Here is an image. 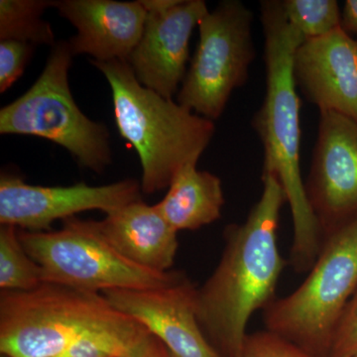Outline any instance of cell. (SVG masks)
I'll list each match as a JSON object with an SVG mask.
<instances>
[{
  "instance_id": "cell-24",
  "label": "cell",
  "mask_w": 357,
  "mask_h": 357,
  "mask_svg": "<svg viewBox=\"0 0 357 357\" xmlns=\"http://www.w3.org/2000/svg\"><path fill=\"white\" fill-rule=\"evenodd\" d=\"M128 357H174L158 338L150 335L139 349Z\"/></svg>"
},
{
  "instance_id": "cell-11",
  "label": "cell",
  "mask_w": 357,
  "mask_h": 357,
  "mask_svg": "<svg viewBox=\"0 0 357 357\" xmlns=\"http://www.w3.org/2000/svg\"><path fill=\"white\" fill-rule=\"evenodd\" d=\"M100 294L117 311L144 326L174 357H222L199 326L198 288L185 275L166 287Z\"/></svg>"
},
{
  "instance_id": "cell-14",
  "label": "cell",
  "mask_w": 357,
  "mask_h": 357,
  "mask_svg": "<svg viewBox=\"0 0 357 357\" xmlns=\"http://www.w3.org/2000/svg\"><path fill=\"white\" fill-rule=\"evenodd\" d=\"M54 7L76 27L69 41L74 56L89 55L98 62H128L147 20L140 1L60 0Z\"/></svg>"
},
{
  "instance_id": "cell-18",
  "label": "cell",
  "mask_w": 357,
  "mask_h": 357,
  "mask_svg": "<svg viewBox=\"0 0 357 357\" xmlns=\"http://www.w3.org/2000/svg\"><path fill=\"white\" fill-rule=\"evenodd\" d=\"M43 282L41 268L26 252L17 227H0V288L1 291H29Z\"/></svg>"
},
{
  "instance_id": "cell-16",
  "label": "cell",
  "mask_w": 357,
  "mask_h": 357,
  "mask_svg": "<svg viewBox=\"0 0 357 357\" xmlns=\"http://www.w3.org/2000/svg\"><path fill=\"white\" fill-rule=\"evenodd\" d=\"M225 204L222 181L208 171L187 164L169 185L166 196L155 204L177 230H196L217 222Z\"/></svg>"
},
{
  "instance_id": "cell-8",
  "label": "cell",
  "mask_w": 357,
  "mask_h": 357,
  "mask_svg": "<svg viewBox=\"0 0 357 357\" xmlns=\"http://www.w3.org/2000/svg\"><path fill=\"white\" fill-rule=\"evenodd\" d=\"M253 13L238 0H225L199 23V39L177 102L213 121L230 96L248 79L255 58Z\"/></svg>"
},
{
  "instance_id": "cell-5",
  "label": "cell",
  "mask_w": 357,
  "mask_h": 357,
  "mask_svg": "<svg viewBox=\"0 0 357 357\" xmlns=\"http://www.w3.org/2000/svg\"><path fill=\"white\" fill-rule=\"evenodd\" d=\"M356 291L357 217L326 236L306 280L265 309V325L310 354L328 357L338 323Z\"/></svg>"
},
{
  "instance_id": "cell-22",
  "label": "cell",
  "mask_w": 357,
  "mask_h": 357,
  "mask_svg": "<svg viewBox=\"0 0 357 357\" xmlns=\"http://www.w3.org/2000/svg\"><path fill=\"white\" fill-rule=\"evenodd\" d=\"M357 352V291L349 301L333 337L328 357H349Z\"/></svg>"
},
{
  "instance_id": "cell-23",
  "label": "cell",
  "mask_w": 357,
  "mask_h": 357,
  "mask_svg": "<svg viewBox=\"0 0 357 357\" xmlns=\"http://www.w3.org/2000/svg\"><path fill=\"white\" fill-rule=\"evenodd\" d=\"M52 357H119L102 345L93 342H84L70 347L62 354Z\"/></svg>"
},
{
  "instance_id": "cell-9",
  "label": "cell",
  "mask_w": 357,
  "mask_h": 357,
  "mask_svg": "<svg viewBox=\"0 0 357 357\" xmlns=\"http://www.w3.org/2000/svg\"><path fill=\"white\" fill-rule=\"evenodd\" d=\"M141 185L132 178L112 184L89 185L77 183L67 187L27 184L20 176L2 173L0 177V223L28 231H50L59 220L83 211L109 213L141 199Z\"/></svg>"
},
{
  "instance_id": "cell-7",
  "label": "cell",
  "mask_w": 357,
  "mask_h": 357,
  "mask_svg": "<svg viewBox=\"0 0 357 357\" xmlns=\"http://www.w3.org/2000/svg\"><path fill=\"white\" fill-rule=\"evenodd\" d=\"M28 255L41 268L43 282L89 292L166 287L184 274L157 272L129 261L103 237L96 220L70 218L60 230H18Z\"/></svg>"
},
{
  "instance_id": "cell-15",
  "label": "cell",
  "mask_w": 357,
  "mask_h": 357,
  "mask_svg": "<svg viewBox=\"0 0 357 357\" xmlns=\"http://www.w3.org/2000/svg\"><path fill=\"white\" fill-rule=\"evenodd\" d=\"M96 225L129 261L153 271H171L178 248V231L155 204L138 199L109 213Z\"/></svg>"
},
{
  "instance_id": "cell-21",
  "label": "cell",
  "mask_w": 357,
  "mask_h": 357,
  "mask_svg": "<svg viewBox=\"0 0 357 357\" xmlns=\"http://www.w3.org/2000/svg\"><path fill=\"white\" fill-rule=\"evenodd\" d=\"M34 47L15 40L0 42V93H6L22 76Z\"/></svg>"
},
{
  "instance_id": "cell-25",
  "label": "cell",
  "mask_w": 357,
  "mask_h": 357,
  "mask_svg": "<svg viewBox=\"0 0 357 357\" xmlns=\"http://www.w3.org/2000/svg\"><path fill=\"white\" fill-rule=\"evenodd\" d=\"M342 28L357 36V0H347L342 11Z\"/></svg>"
},
{
  "instance_id": "cell-10",
  "label": "cell",
  "mask_w": 357,
  "mask_h": 357,
  "mask_svg": "<svg viewBox=\"0 0 357 357\" xmlns=\"http://www.w3.org/2000/svg\"><path fill=\"white\" fill-rule=\"evenodd\" d=\"M321 234L357 217V121L321 112L311 170L305 183Z\"/></svg>"
},
{
  "instance_id": "cell-2",
  "label": "cell",
  "mask_w": 357,
  "mask_h": 357,
  "mask_svg": "<svg viewBox=\"0 0 357 357\" xmlns=\"http://www.w3.org/2000/svg\"><path fill=\"white\" fill-rule=\"evenodd\" d=\"M264 33L266 93L252 126L264 149L263 172L273 174L285 191L292 213L293 266L311 269L319 255L321 229L312 213L301 172V100L294 75V56L304 41L288 22L281 1L260 2Z\"/></svg>"
},
{
  "instance_id": "cell-26",
  "label": "cell",
  "mask_w": 357,
  "mask_h": 357,
  "mask_svg": "<svg viewBox=\"0 0 357 357\" xmlns=\"http://www.w3.org/2000/svg\"><path fill=\"white\" fill-rule=\"evenodd\" d=\"M146 13H160L168 10L178 3V0H140Z\"/></svg>"
},
{
  "instance_id": "cell-27",
  "label": "cell",
  "mask_w": 357,
  "mask_h": 357,
  "mask_svg": "<svg viewBox=\"0 0 357 357\" xmlns=\"http://www.w3.org/2000/svg\"><path fill=\"white\" fill-rule=\"evenodd\" d=\"M349 357H357V352L356 354H354V356H349Z\"/></svg>"
},
{
  "instance_id": "cell-6",
  "label": "cell",
  "mask_w": 357,
  "mask_h": 357,
  "mask_svg": "<svg viewBox=\"0 0 357 357\" xmlns=\"http://www.w3.org/2000/svg\"><path fill=\"white\" fill-rule=\"evenodd\" d=\"M74 57L69 42H58L38 79L0 110V133L43 138L65 148L84 168L102 173L112 163L109 132L77 107L69 84Z\"/></svg>"
},
{
  "instance_id": "cell-3",
  "label": "cell",
  "mask_w": 357,
  "mask_h": 357,
  "mask_svg": "<svg viewBox=\"0 0 357 357\" xmlns=\"http://www.w3.org/2000/svg\"><path fill=\"white\" fill-rule=\"evenodd\" d=\"M150 335L102 294L44 282L32 290L1 291L0 295L4 357H52L84 342L128 357Z\"/></svg>"
},
{
  "instance_id": "cell-19",
  "label": "cell",
  "mask_w": 357,
  "mask_h": 357,
  "mask_svg": "<svg viewBox=\"0 0 357 357\" xmlns=\"http://www.w3.org/2000/svg\"><path fill=\"white\" fill-rule=\"evenodd\" d=\"M288 22L305 40L330 34L342 26V13L335 0H284Z\"/></svg>"
},
{
  "instance_id": "cell-12",
  "label": "cell",
  "mask_w": 357,
  "mask_h": 357,
  "mask_svg": "<svg viewBox=\"0 0 357 357\" xmlns=\"http://www.w3.org/2000/svg\"><path fill=\"white\" fill-rule=\"evenodd\" d=\"M208 13L204 0H178L168 10L147 13L142 36L128 60L142 86L164 98L177 95L188 72L192 31Z\"/></svg>"
},
{
  "instance_id": "cell-17",
  "label": "cell",
  "mask_w": 357,
  "mask_h": 357,
  "mask_svg": "<svg viewBox=\"0 0 357 357\" xmlns=\"http://www.w3.org/2000/svg\"><path fill=\"white\" fill-rule=\"evenodd\" d=\"M54 7L48 0H1L0 40H15L31 45L56 44L50 23L43 20L45 10Z\"/></svg>"
},
{
  "instance_id": "cell-13",
  "label": "cell",
  "mask_w": 357,
  "mask_h": 357,
  "mask_svg": "<svg viewBox=\"0 0 357 357\" xmlns=\"http://www.w3.org/2000/svg\"><path fill=\"white\" fill-rule=\"evenodd\" d=\"M298 89L319 112L357 121V38L342 29L304 40L294 56Z\"/></svg>"
},
{
  "instance_id": "cell-1",
  "label": "cell",
  "mask_w": 357,
  "mask_h": 357,
  "mask_svg": "<svg viewBox=\"0 0 357 357\" xmlns=\"http://www.w3.org/2000/svg\"><path fill=\"white\" fill-rule=\"evenodd\" d=\"M262 183L245 222L225 229L220 261L197 294L199 326L222 357H241L249 319L273 302L285 267L277 230L287 197L273 174L263 172Z\"/></svg>"
},
{
  "instance_id": "cell-20",
  "label": "cell",
  "mask_w": 357,
  "mask_h": 357,
  "mask_svg": "<svg viewBox=\"0 0 357 357\" xmlns=\"http://www.w3.org/2000/svg\"><path fill=\"white\" fill-rule=\"evenodd\" d=\"M241 357H318L267 330L246 335Z\"/></svg>"
},
{
  "instance_id": "cell-4",
  "label": "cell",
  "mask_w": 357,
  "mask_h": 357,
  "mask_svg": "<svg viewBox=\"0 0 357 357\" xmlns=\"http://www.w3.org/2000/svg\"><path fill=\"white\" fill-rule=\"evenodd\" d=\"M91 64L109 82L119 132L139 157L141 190L151 195L169 188L183 167L198 163L213 139L215 123L145 88L128 62Z\"/></svg>"
},
{
  "instance_id": "cell-28",
  "label": "cell",
  "mask_w": 357,
  "mask_h": 357,
  "mask_svg": "<svg viewBox=\"0 0 357 357\" xmlns=\"http://www.w3.org/2000/svg\"><path fill=\"white\" fill-rule=\"evenodd\" d=\"M4 357V356H3Z\"/></svg>"
}]
</instances>
